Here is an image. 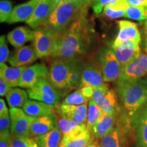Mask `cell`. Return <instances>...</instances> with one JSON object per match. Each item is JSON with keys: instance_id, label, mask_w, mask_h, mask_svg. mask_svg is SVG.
<instances>
[{"instance_id": "1", "label": "cell", "mask_w": 147, "mask_h": 147, "mask_svg": "<svg viewBox=\"0 0 147 147\" xmlns=\"http://www.w3.org/2000/svg\"><path fill=\"white\" fill-rule=\"evenodd\" d=\"M91 34L87 7H84L67 27L56 33L49 57L54 61L81 59L89 49Z\"/></svg>"}, {"instance_id": "2", "label": "cell", "mask_w": 147, "mask_h": 147, "mask_svg": "<svg viewBox=\"0 0 147 147\" xmlns=\"http://www.w3.org/2000/svg\"><path fill=\"white\" fill-rule=\"evenodd\" d=\"M120 102V124L127 133L140 110L147 103V78L116 83Z\"/></svg>"}, {"instance_id": "3", "label": "cell", "mask_w": 147, "mask_h": 147, "mask_svg": "<svg viewBox=\"0 0 147 147\" xmlns=\"http://www.w3.org/2000/svg\"><path fill=\"white\" fill-rule=\"evenodd\" d=\"M84 64L82 59L53 61L47 78L61 93H66L80 86Z\"/></svg>"}, {"instance_id": "4", "label": "cell", "mask_w": 147, "mask_h": 147, "mask_svg": "<svg viewBox=\"0 0 147 147\" xmlns=\"http://www.w3.org/2000/svg\"><path fill=\"white\" fill-rule=\"evenodd\" d=\"M83 8L84 7L79 6L78 3H71L65 0H56L52 13L42 25L49 26L55 32H60L78 16Z\"/></svg>"}, {"instance_id": "5", "label": "cell", "mask_w": 147, "mask_h": 147, "mask_svg": "<svg viewBox=\"0 0 147 147\" xmlns=\"http://www.w3.org/2000/svg\"><path fill=\"white\" fill-rule=\"evenodd\" d=\"M30 100L39 101L55 106L62 103V94L48 78H40L27 89Z\"/></svg>"}, {"instance_id": "6", "label": "cell", "mask_w": 147, "mask_h": 147, "mask_svg": "<svg viewBox=\"0 0 147 147\" xmlns=\"http://www.w3.org/2000/svg\"><path fill=\"white\" fill-rule=\"evenodd\" d=\"M96 60L102 71L104 82H114L118 80L121 67L113 49L101 48L97 53Z\"/></svg>"}, {"instance_id": "7", "label": "cell", "mask_w": 147, "mask_h": 147, "mask_svg": "<svg viewBox=\"0 0 147 147\" xmlns=\"http://www.w3.org/2000/svg\"><path fill=\"white\" fill-rule=\"evenodd\" d=\"M33 46L38 58L50 57L53 51L56 33L47 25H41L34 31Z\"/></svg>"}, {"instance_id": "8", "label": "cell", "mask_w": 147, "mask_h": 147, "mask_svg": "<svg viewBox=\"0 0 147 147\" xmlns=\"http://www.w3.org/2000/svg\"><path fill=\"white\" fill-rule=\"evenodd\" d=\"M147 74V53H141L139 56L122 69L116 83L131 82L142 79Z\"/></svg>"}, {"instance_id": "9", "label": "cell", "mask_w": 147, "mask_h": 147, "mask_svg": "<svg viewBox=\"0 0 147 147\" xmlns=\"http://www.w3.org/2000/svg\"><path fill=\"white\" fill-rule=\"evenodd\" d=\"M10 133L12 136L30 137V127L34 117L21 108H10Z\"/></svg>"}, {"instance_id": "10", "label": "cell", "mask_w": 147, "mask_h": 147, "mask_svg": "<svg viewBox=\"0 0 147 147\" xmlns=\"http://www.w3.org/2000/svg\"><path fill=\"white\" fill-rule=\"evenodd\" d=\"M103 73L97 60L89 59L85 62L79 87L96 88L104 83Z\"/></svg>"}, {"instance_id": "11", "label": "cell", "mask_w": 147, "mask_h": 147, "mask_svg": "<svg viewBox=\"0 0 147 147\" xmlns=\"http://www.w3.org/2000/svg\"><path fill=\"white\" fill-rule=\"evenodd\" d=\"M118 25L119 33L112 45V49H115L127 40H132L140 43L141 35L136 23L121 20L118 21Z\"/></svg>"}, {"instance_id": "12", "label": "cell", "mask_w": 147, "mask_h": 147, "mask_svg": "<svg viewBox=\"0 0 147 147\" xmlns=\"http://www.w3.org/2000/svg\"><path fill=\"white\" fill-rule=\"evenodd\" d=\"M117 59L120 63L121 70L127 65L139 56L141 53L140 43L132 40H127L113 49Z\"/></svg>"}, {"instance_id": "13", "label": "cell", "mask_w": 147, "mask_h": 147, "mask_svg": "<svg viewBox=\"0 0 147 147\" xmlns=\"http://www.w3.org/2000/svg\"><path fill=\"white\" fill-rule=\"evenodd\" d=\"M56 112L60 117L68 119L76 123L87 125L88 104L82 105L61 104L56 106Z\"/></svg>"}, {"instance_id": "14", "label": "cell", "mask_w": 147, "mask_h": 147, "mask_svg": "<svg viewBox=\"0 0 147 147\" xmlns=\"http://www.w3.org/2000/svg\"><path fill=\"white\" fill-rule=\"evenodd\" d=\"M55 2L56 0H40L34 14L26 23L34 29L43 25L52 13Z\"/></svg>"}, {"instance_id": "15", "label": "cell", "mask_w": 147, "mask_h": 147, "mask_svg": "<svg viewBox=\"0 0 147 147\" xmlns=\"http://www.w3.org/2000/svg\"><path fill=\"white\" fill-rule=\"evenodd\" d=\"M136 147H147V103L140 110L131 124Z\"/></svg>"}, {"instance_id": "16", "label": "cell", "mask_w": 147, "mask_h": 147, "mask_svg": "<svg viewBox=\"0 0 147 147\" xmlns=\"http://www.w3.org/2000/svg\"><path fill=\"white\" fill-rule=\"evenodd\" d=\"M49 69L42 63H36L27 66L24 70L20 82L19 87L25 89L32 87L40 78H47Z\"/></svg>"}, {"instance_id": "17", "label": "cell", "mask_w": 147, "mask_h": 147, "mask_svg": "<svg viewBox=\"0 0 147 147\" xmlns=\"http://www.w3.org/2000/svg\"><path fill=\"white\" fill-rule=\"evenodd\" d=\"M34 46H23L15 51L12 56L8 59V63L12 67H20L27 66L34 63L38 59Z\"/></svg>"}, {"instance_id": "18", "label": "cell", "mask_w": 147, "mask_h": 147, "mask_svg": "<svg viewBox=\"0 0 147 147\" xmlns=\"http://www.w3.org/2000/svg\"><path fill=\"white\" fill-rule=\"evenodd\" d=\"M57 125L56 114L34 117L30 127V137L35 138L51 131Z\"/></svg>"}, {"instance_id": "19", "label": "cell", "mask_w": 147, "mask_h": 147, "mask_svg": "<svg viewBox=\"0 0 147 147\" xmlns=\"http://www.w3.org/2000/svg\"><path fill=\"white\" fill-rule=\"evenodd\" d=\"M40 1V0H29L26 3L14 6L7 22L10 24L27 22L34 14Z\"/></svg>"}, {"instance_id": "20", "label": "cell", "mask_w": 147, "mask_h": 147, "mask_svg": "<svg viewBox=\"0 0 147 147\" xmlns=\"http://www.w3.org/2000/svg\"><path fill=\"white\" fill-rule=\"evenodd\" d=\"M118 117V115H110L106 113H103L100 120L97 121L90 131L92 138L98 140L111 131L115 125L117 123Z\"/></svg>"}, {"instance_id": "21", "label": "cell", "mask_w": 147, "mask_h": 147, "mask_svg": "<svg viewBox=\"0 0 147 147\" xmlns=\"http://www.w3.org/2000/svg\"><path fill=\"white\" fill-rule=\"evenodd\" d=\"M23 110L27 115L34 117L56 114V106L33 100L27 101Z\"/></svg>"}, {"instance_id": "22", "label": "cell", "mask_w": 147, "mask_h": 147, "mask_svg": "<svg viewBox=\"0 0 147 147\" xmlns=\"http://www.w3.org/2000/svg\"><path fill=\"white\" fill-rule=\"evenodd\" d=\"M123 129L118 123L108 134L97 140L101 147H125Z\"/></svg>"}, {"instance_id": "23", "label": "cell", "mask_w": 147, "mask_h": 147, "mask_svg": "<svg viewBox=\"0 0 147 147\" xmlns=\"http://www.w3.org/2000/svg\"><path fill=\"white\" fill-rule=\"evenodd\" d=\"M10 45L16 49L23 47L27 42L33 41L34 39V32L26 27H18L13 29L7 36Z\"/></svg>"}, {"instance_id": "24", "label": "cell", "mask_w": 147, "mask_h": 147, "mask_svg": "<svg viewBox=\"0 0 147 147\" xmlns=\"http://www.w3.org/2000/svg\"><path fill=\"white\" fill-rule=\"evenodd\" d=\"M27 67H8L5 63H0V77H2L11 87H19L22 74Z\"/></svg>"}, {"instance_id": "25", "label": "cell", "mask_w": 147, "mask_h": 147, "mask_svg": "<svg viewBox=\"0 0 147 147\" xmlns=\"http://www.w3.org/2000/svg\"><path fill=\"white\" fill-rule=\"evenodd\" d=\"M104 113L110 115H119L120 104L118 102V95L115 89H110L98 105Z\"/></svg>"}, {"instance_id": "26", "label": "cell", "mask_w": 147, "mask_h": 147, "mask_svg": "<svg viewBox=\"0 0 147 147\" xmlns=\"http://www.w3.org/2000/svg\"><path fill=\"white\" fill-rule=\"evenodd\" d=\"M57 125L64 138H69L81 133L87 129L86 124H78L68 119L60 117L57 119Z\"/></svg>"}, {"instance_id": "27", "label": "cell", "mask_w": 147, "mask_h": 147, "mask_svg": "<svg viewBox=\"0 0 147 147\" xmlns=\"http://www.w3.org/2000/svg\"><path fill=\"white\" fill-rule=\"evenodd\" d=\"M34 138L39 147H59L62 139V134L57 125L51 131Z\"/></svg>"}, {"instance_id": "28", "label": "cell", "mask_w": 147, "mask_h": 147, "mask_svg": "<svg viewBox=\"0 0 147 147\" xmlns=\"http://www.w3.org/2000/svg\"><path fill=\"white\" fill-rule=\"evenodd\" d=\"M7 103L10 108H23L26 102L29 100V95L27 91L21 88H12L6 96Z\"/></svg>"}, {"instance_id": "29", "label": "cell", "mask_w": 147, "mask_h": 147, "mask_svg": "<svg viewBox=\"0 0 147 147\" xmlns=\"http://www.w3.org/2000/svg\"><path fill=\"white\" fill-rule=\"evenodd\" d=\"M92 138L91 132L87 129L74 136L64 138V140L66 147H87V145L92 142Z\"/></svg>"}, {"instance_id": "30", "label": "cell", "mask_w": 147, "mask_h": 147, "mask_svg": "<svg viewBox=\"0 0 147 147\" xmlns=\"http://www.w3.org/2000/svg\"><path fill=\"white\" fill-rule=\"evenodd\" d=\"M103 113V110L93 100H90L88 103V112H87V129L91 131L93 126L100 120Z\"/></svg>"}, {"instance_id": "31", "label": "cell", "mask_w": 147, "mask_h": 147, "mask_svg": "<svg viewBox=\"0 0 147 147\" xmlns=\"http://www.w3.org/2000/svg\"><path fill=\"white\" fill-rule=\"evenodd\" d=\"M89 100V99L87 98L82 94L80 89H78L70 94L67 95L62 101L61 104H70V105H82V104H88Z\"/></svg>"}, {"instance_id": "32", "label": "cell", "mask_w": 147, "mask_h": 147, "mask_svg": "<svg viewBox=\"0 0 147 147\" xmlns=\"http://www.w3.org/2000/svg\"><path fill=\"white\" fill-rule=\"evenodd\" d=\"M146 8L128 5L125 8V17L135 21H144L147 18L145 14Z\"/></svg>"}, {"instance_id": "33", "label": "cell", "mask_w": 147, "mask_h": 147, "mask_svg": "<svg viewBox=\"0 0 147 147\" xmlns=\"http://www.w3.org/2000/svg\"><path fill=\"white\" fill-rule=\"evenodd\" d=\"M12 5L8 0H1L0 1V21L7 22L12 12Z\"/></svg>"}, {"instance_id": "34", "label": "cell", "mask_w": 147, "mask_h": 147, "mask_svg": "<svg viewBox=\"0 0 147 147\" xmlns=\"http://www.w3.org/2000/svg\"><path fill=\"white\" fill-rule=\"evenodd\" d=\"M34 142V138L12 136L10 147H31Z\"/></svg>"}, {"instance_id": "35", "label": "cell", "mask_w": 147, "mask_h": 147, "mask_svg": "<svg viewBox=\"0 0 147 147\" xmlns=\"http://www.w3.org/2000/svg\"><path fill=\"white\" fill-rule=\"evenodd\" d=\"M109 90V85H108L106 82H104V83L102 84V85L95 88L91 100H93L95 104H97V105H99L101 100H102L103 97L105 96L106 93H107Z\"/></svg>"}, {"instance_id": "36", "label": "cell", "mask_w": 147, "mask_h": 147, "mask_svg": "<svg viewBox=\"0 0 147 147\" xmlns=\"http://www.w3.org/2000/svg\"><path fill=\"white\" fill-rule=\"evenodd\" d=\"M104 15L110 19H115V18H119L121 17H125V10H121V9H115L111 7L106 5L104 7Z\"/></svg>"}, {"instance_id": "37", "label": "cell", "mask_w": 147, "mask_h": 147, "mask_svg": "<svg viewBox=\"0 0 147 147\" xmlns=\"http://www.w3.org/2000/svg\"><path fill=\"white\" fill-rule=\"evenodd\" d=\"M9 50L8 45L5 42V36L0 38V63H3L8 60Z\"/></svg>"}, {"instance_id": "38", "label": "cell", "mask_w": 147, "mask_h": 147, "mask_svg": "<svg viewBox=\"0 0 147 147\" xmlns=\"http://www.w3.org/2000/svg\"><path fill=\"white\" fill-rule=\"evenodd\" d=\"M113 0H93L91 2V7L95 14H99L102 12L104 7L107 5Z\"/></svg>"}, {"instance_id": "39", "label": "cell", "mask_w": 147, "mask_h": 147, "mask_svg": "<svg viewBox=\"0 0 147 147\" xmlns=\"http://www.w3.org/2000/svg\"><path fill=\"white\" fill-rule=\"evenodd\" d=\"M10 133V115L0 117V134Z\"/></svg>"}, {"instance_id": "40", "label": "cell", "mask_w": 147, "mask_h": 147, "mask_svg": "<svg viewBox=\"0 0 147 147\" xmlns=\"http://www.w3.org/2000/svg\"><path fill=\"white\" fill-rule=\"evenodd\" d=\"M12 88L2 77H0V95L1 97L6 96L7 93Z\"/></svg>"}, {"instance_id": "41", "label": "cell", "mask_w": 147, "mask_h": 147, "mask_svg": "<svg viewBox=\"0 0 147 147\" xmlns=\"http://www.w3.org/2000/svg\"><path fill=\"white\" fill-rule=\"evenodd\" d=\"M129 4L126 0H113L110 3H108V6L115 9H121L125 10L126 7Z\"/></svg>"}, {"instance_id": "42", "label": "cell", "mask_w": 147, "mask_h": 147, "mask_svg": "<svg viewBox=\"0 0 147 147\" xmlns=\"http://www.w3.org/2000/svg\"><path fill=\"white\" fill-rule=\"evenodd\" d=\"M11 133L0 134V147H10Z\"/></svg>"}, {"instance_id": "43", "label": "cell", "mask_w": 147, "mask_h": 147, "mask_svg": "<svg viewBox=\"0 0 147 147\" xmlns=\"http://www.w3.org/2000/svg\"><path fill=\"white\" fill-rule=\"evenodd\" d=\"M129 5L147 8V0H126Z\"/></svg>"}, {"instance_id": "44", "label": "cell", "mask_w": 147, "mask_h": 147, "mask_svg": "<svg viewBox=\"0 0 147 147\" xmlns=\"http://www.w3.org/2000/svg\"><path fill=\"white\" fill-rule=\"evenodd\" d=\"M95 88L92 87H79V89H80V92L82 93V94L85 96L87 98L91 100L92 95H93V91H94Z\"/></svg>"}, {"instance_id": "45", "label": "cell", "mask_w": 147, "mask_h": 147, "mask_svg": "<svg viewBox=\"0 0 147 147\" xmlns=\"http://www.w3.org/2000/svg\"><path fill=\"white\" fill-rule=\"evenodd\" d=\"M10 115V110L5 104V100L3 98L0 99V117Z\"/></svg>"}, {"instance_id": "46", "label": "cell", "mask_w": 147, "mask_h": 147, "mask_svg": "<svg viewBox=\"0 0 147 147\" xmlns=\"http://www.w3.org/2000/svg\"><path fill=\"white\" fill-rule=\"evenodd\" d=\"M92 1L93 0H78L77 3L80 7H88L90 4H91Z\"/></svg>"}, {"instance_id": "47", "label": "cell", "mask_w": 147, "mask_h": 147, "mask_svg": "<svg viewBox=\"0 0 147 147\" xmlns=\"http://www.w3.org/2000/svg\"><path fill=\"white\" fill-rule=\"evenodd\" d=\"M59 147H66L65 140H64L63 136H62V139H61V140L60 144H59Z\"/></svg>"}, {"instance_id": "48", "label": "cell", "mask_w": 147, "mask_h": 147, "mask_svg": "<svg viewBox=\"0 0 147 147\" xmlns=\"http://www.w3.org/2000/svg\"><path fill=\"white\" fill-rule=\"evenodd\" d=\"M87 147H97V143H94V142H90L89 144L87 145Z\"/></svg>"}, {"instance_id": "49", "label": "cell", "mask_w": 147, "mask_h": 147, "mask_svg": "<svg viewBox=\"0 0 147 147\" xmlns=\"http://www.w3.org/2000/svg\"><path fill=\"white\" fill-rule=\"evenodd\" d=\"M65 1L71 3H77L78 2V0H65Z\"/></svg>"}, {"instance_id": "50", "label": "cell", "mask_w": 147, "mask_h": 147, "mask_svg": "<svg viewBox=\"0 0 147 147\" xmlns=\"http://www.w3.org/2000/svg\"><path fill=\"white\" fill-rule=\"evenodd\" d=\"M31 147H39V146H38V144H37V142H36V141H35V140H34V143H33V144L32 145V146H31Z\"/></svg>"}, {"instance_id": "51", "label": "cell", "mask_w": 147, "mask_h": 147, "mask_svg": "<svg viewBox=\"0 0 147 147\" xmlns=\"http://www.w3.org/2000/svg\"><path fill=\"white\" fill-rule=\"evenodd\" d=\"M145 51H146V53H147V35L146 38V43H145Z\"/></svg>"}, {"instance_id": "52", "label": "cell", "mask_w": 147, "mask_h": 147, "mask_svg": "<svg viewBox=\"0 0 147 147\" xmlns=\"http://www.w3.org/2000/svg\"><path fill=\"white\" fill-rule=\"evenodd\" d=\"M145 29H146V33L147 35V19L146 20V21H145Z\"/></svg>"}, {"instance_id": "53", "label": "cell", "mask_w": 147, "mask_h": 147, "mask_svg": "<svg viewBox=\"0 0 147 147\" xmlns=\"http://www.w3.org/2000/svg\"><path fill=\"white\" fill-rule=\"evenodd\" d=\"M145 14H146V16L147 18V8H146V10H145Z\"/></svg>"}, {"instance_id": "54", "label": "cell", "mask_w": 147, "mask_h": 147, "mask_svg": "<svg viewBox=\"0 0 147 147\" xmlns=\"http://www.w3.org/2000/svg\"><path fill=\"white\" fill-rule=\"evenodd\" d=\"M96 143H97V147H101V146H100V144H98V143H97V142H96Z\"/></svg>"}]
</instances>
